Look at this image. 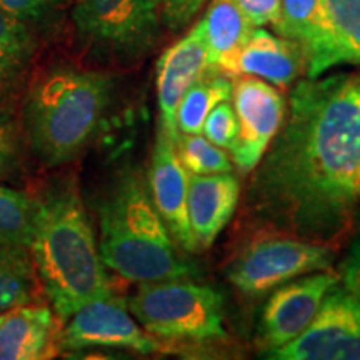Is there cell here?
<instances>
[{
    "instance_id": "1",
    "label": "cell",
    "mask_w": 360,
    "mask_h": 360,
    "mask_svg": "<svg viewBox=\"0 0 360 360\" xmlns=\"http://www.w3.org/2000/svg\"><path fill=\"white\" fill-rule=\"evenodd\" d=\"M282 124L249 205L304 240H334L360 202V72L299 82Z\"/></svg>"
},
{
    "instance_id": "2",
    "label": "cell",
    "mask_w": 360,
    "mask_h": 360,
    "mask_svg": "<svg viewBox=\"0 0 360 360\" xmlns=\"http://www.w3.org/2000/svg\"><path fill=\"white\" fill-rule=\"evenodd\" d=\"M35 200L29 252L52 309L67 321L82 305L114 294L79 188L58 180Z\"/></svg>"
},
{
    "instance_id": "3",
    "label": "cell",
    "mask_w": 360,
    "mask_h": 360,
    "mask_svg": "<svg viewBox=\"0 0 360 360\" xmlns=\"http://www.w3.org/2000/svg\"><path fill=\"white\" fill-rule=\"evenodd\" d=\"M114 82L103 72L69 64L49 67L29 84L22 134L47 167L75 160L94 141L109 109Z\"/></svg>"
},
{
    "instance_id": "4",
    "label": "cell",
    "mask_w": 360,
    "mask_h": 360,
    "mask_svg": "<svg viewBox=\"0 0 360 360\" xmlns=\"http://www.w3.org/2000/svg\"><path fill=\"white\" fill-rule=\"evenodd\" d=\"M97 240L105 267L129 282L188 278L195 274L175 252V240L137 170L117 175L103 195Z\"/></svg>"
},
{
    "instance_id": "5",
    "label": "cell",
    "mask_w": 360,
    "mask_h": 360,
    "mask_svg": "<svg viewBox=\"0 0 360 360\" xmlns=\"http://www.w3.org/2000/svg\"><path fill=\"white\" fill-rule=\"evenodd\" d=\"M75 37L85 56L103 65L129 67L162 37L160 0H74Z\"/></svg>"
},
{
    "instance_id": "6",
    "label": "cell",
    "mask_w": 360,
    "mask_h": 360,
    "mask_svg": "<svg viewBox=\"0 0 360 360\" xmlns=\"http://www.w3.org/2000/svg\"><path fill=\"white\" fill-rule=\"evenodd\" d=\"M127 307L148 334L165 344L227 337L224 295L214 287L188 278L139 283Z\"/></svg>"
},
{
    "instance_id": "7",
    "label": "cell",
    "mask_w": 360,
    "mask_h": 360,
    "mask_svg": "<svg viewBox=\"0 0 360 360\" xmlns=\"http://www.w3.org/2000/svg\"><path fill=\"white\" fill-rule=\"evenodd\" d=\"M332 260V250L319 242L267 238L250 245L233 262L229 281L247 295H260L304 274L327 270Z\"/></svg>"
},
{
    "instance_id": "8",
    "label": "cell",
    "mask_w": 360,
    "mask_h": 360,
    "mask_svg": "<svg viewBox=\"0 0 360 360\" xmlns=\"http://www.w3.org/2000/svg\"><path fill=\"white\" fill-rule=\"evenodd\" d=\"M277 360H360V299L339 285L327 292L310 326L265 355Z\"/></svg>"
},
{
    "instance_id": "9",
    "label": "cell",
    "mask_w": 360,
    "mask_h": 360,
    "mask_svg": "<svg viewBox=\"0 0 360 360\" xmlns=\"http://www.w3.org/2000/svg\"><path fill=\"white\" fill-rule=\"evenodd\" d=\"M89 347L129 349L143 355L172 350L148 334L130 314L127 302L114 294L82 305L62 328L60 352Z\"/></svg>"
},
{
    "instance_id": "10",
    "label": "cell",
    "mask_w": 360,
    "mask_h": 360,
    "mask_svg": "<svg viewBox=\"0 0 360 360\" xmlns=\"http://www.w3.org/2000/svg\"><path fill=\"white\" fill-rule=\"evenodd\" d=\"M233 110L238 137L231 148L232 159L242 172L259 165L285 119V101L272 84L244 75L232 84Z\"/></svg>"
},
{
    "instance_id": "11",
    "label": "cell",
    "mask_w": 360,
    "mask_h": 360,
    "mask_svg": "<svg viewBox=\"0 0 360 360\" xmlns=\"http://www.w3.org/2000/svg\"><path fill=\"white\" fill-rule=\"evenodd\" d=\"M337 282L339 277L321 270L314 276L282 283L270 295L260 315L255 339L260 352L267 355L302 334Z\"/></svg>"
},
{
    "instance_id": "12",
    "label": "cell",
    "mask_w": 360,
    "mask_h": 360,
    "mask_svg": "<svg viewBox=\"0 0 360 360\" xmlns=\"http://www.w3.org/2000/svg\"><path fill=\"white\" fill-rule=\"evenodd\" d=\"M147 187L175 244L187 252L199 250L187 215L188 172L179 159L175 141L162 125L152 148Z\"/></svg>"
},
{
    "instance_id": "13",
    "label": "cell",
    "mask_w": 360,
    "mask_h": 360,
    "mask_svg": "<svg viewBox=\"0 0 360 360\" xmlns=\"http://www.w3.org/2000/svg\"><path fill=\"white\" fill-rule=\"evenodd\" d=\"M212 72L199 22L192 27L191 32H187L174 45L165 49L157 60L155 84L160 109V125L167 130L174 141L179 139L175 114H177L180 98L191 85Z\"/></svg>"
},
{
    "instance_id": "14",
    "label": "cell",
    "mask_w": 360,
    "mask_h": 360,
    "mask_svg": "<svg viewBox=\"0 0 360 360\" xmlns=\"http://www.w3.org/2000/svg\"><path fill=\"white\" fill-rule=\"evenodd\" d=\"M360 64V0H321L319 29L305 52L309 79L339 65Z\"/></svg>"
},
{
    "instance_id": "15",
    "label": "cell",
    "mask_w": 360,
    "mask_h": 360,
    "mask_svg": "<svg viewBox=\"0 0 360 360\" xmlns=\"http://www.w3.org/2000/svg\"><path fill=\"white\" fill-rule=\"evenodd\" d=\"M62 319L49 305L27 302L0 314V360H44L60 352Z\"/></svg>"
},
{
    "instance_id": "16",
    "label": "cell",
    "mask_w": 360,
    "mask_h": 360,
    "mask_svg": "<svg viewBox=\"0 0 360 360\" xmlns=\"http://www.w3.org/2000/svg\"><path fill=\"white\" fill-rule=\"evenodd\" d=\"M240 197V182L231 172L188 175L187 215L199 250L210 249L232 219Z\"/></svg>"
},
{
    "instance_id": "17",
    "label": "cell",
    "mask_w": 360,
    "mask_h": 360,
    "mask_svg": "<svg viewBox=\"0 0 360 360\" xmlns=\"http://www.w3.org/2000/svg\"><path fill=\"white\" fill-rule=\"evenodd\" d=\"M302 67L304 56L299 45L262 27H254L224 74L252 75L283 89L294 84Z\"/></svg>"
},
{
    "instance_id": "18",
    "label": "cell",
    "mask_w": 360,
    "mask_h": 360,
    "mask_svg": "<svg viewBox=\"0 0 360 360\" xmlns=\"http://www.w3.org/2000/svg\"><path fill=\"white\" fill-rule=\"evenodd\" d=\"M35 53L34 27L0 8V109H6L29 84Z\"/></svg>"
},
{
    "instance_id": "19",
    "label": "cell",
    "mask_w": 360,
    "mask_h": 360,
    "mask_svg": "<svg viewBox=\"0 0 360 360\" xmlns=\"http://www.w3.org/2000/svg\"><path fill=\"white\" fill-rule=\"evenodd\" d=\"M199 25L209 65L217 74H224L225 67L254 30V25L232 0H212Z\"/></svg>"
},
{
    "instance_id": "20",
    "label": "cell",
    "mask_w": 360,
    "mask_h": 360,
    "mask_svg": "<svg viewBox=\"0 0 360 360\" xmlns=\"http://www.w3.org/2000/svg\"><path fill=\"white\" fill-rule=\"evenodd\" d=\"M40 289L29 247L0 242V314L15 305L37 302Z\"/></svg>"
},
{
    "instance_id": "21",
    "label": "cell",
    "mask_w": 360,
    "mask_h": 360,
    "mask_svg": "<svg viewBox=\"0 0 360 360\" xmlns=\"http://www.w3.org/2000/svg\"><path fill=\"white\" fill-rule=\"evenodd\" d=\"M232 96V82L217 72L207 74L187 89L180 98L175 124L179 134H202L207 115Z\"/></svg>"
},
{
    "instance_id": "22",
    "label": "cell",
    "mask_w": 360,
    "mask_h": 360,
    "mask_svg": "<svg viewBox=\"0 0 360 360\" xmlns=\"http://www.w3.org/2000/svg\"><path fill=\"white\" fill-rule=\"evenodd\" d=\"M34 214V197L13 188L0 187V242L29 247Z\"/></svg>"
},
{
    "instance_id": "23",
    "label": "cell",
    "mask_w": 360,
    "mask_h": 360,
    "mask_svg": "<svg viewBox=\"0 0 360 360\" xmlns=\"http://www.w3.org/2000/svg\"><path fill=\"white\" fill-rule=\"evenodd\" d=\"M319 15L321 0H281V20L274 32L295 42L305 56L317 35Z\"/></svg>"
},
{
    "instance_id": "24",
    "label": "cell",
    "mask_w": 360,
    "mask_h": 360,
    "mask_svg": "<svg viewBox=\"0 0 360 360\" xmlns=\"http://www.w3.org/2000/svg\"><path fill=\"white\" fill-rule=\"evenodd\" d=\"M175 148L188 174L209 175L232 172V162L224 148L214 146L202 134H179Z\"/></svg>"
},
{
    "instance_id": "25",
    "label": "cell",
    "mask_w": 360,
    "mask_h": 360,
    "mask_svg": "<svg viewBox=\"0 0 360 360\" xmlns=\"http://www.w3.org/2000/svg\"><path fill=\"white\" fill-rule=\"evenodd\" d=\"M22 130L7 109H0V182L20 167Z\"/></svg>"
},
{
    "instance_id": "26",
    "label": "cell",
    "mask_w": 360,
    "mask_h": 360,
    "mask_svg": "<svg viewBox=\"0 0 360 360\" xmlns=\"http://www.w3.org/2000/svg\"><path fill=\"white\" fill-rule=\"evenodd\" d=\"M202 134L214 146L231 150L238 137V120L231 103L224 101L214 107L212 112L207 115Z\"/></svg>"
},
{
    "instance_id": "27",
    "label": "cell",
    "mask_w": 360,
    "mask_h": 360,
    "mask_svg": "<svg viewBox=\"0 0 360 360\" xmlns=\"http://www.w3.org/2000/svg\"><path fill=\"white\" fill-rule=\"evenodd\" d=\"M65 0H0V8L24 24L35 27L60 11Z\"/></svg>"
},
{
    "instance_id": "28",
    "label": "cell",
    "mask_w": 360,
    "mask_h": 360,
    "mask_svg": "<svg viewBox=\"0 0 360 360\" xmlns=\"http://www.w3.org/2000/svg\"><path fill=\"white\" fill-rule=\"evenodd\" d=\"M205 0H160L162 19L170 30L186 29L204 7Z\"/></svg>"
},
{
    "instance_id": "29",
    "label": "cell",
    "mask_w": 360,
    "mask_h": 360,
    "mask_svg": "<svg viewBox=\"0 0 360 360\" xmlns=\"http://www.w3.org/2000/svg\"><path fill=\"white\" fill-rule=\"evenodd\" d=\"M254 27L272 25L281 20V0H232Z\"/></svg>"
},
{
    "instance_id": "30",
    "label": "cell",
    "mask_w": 360,
    "mask_h": 360,
    "mask_svg": "<svg viewBox=\"0 0 360 360\" xmlns=\"http://www.w3.org/2000/svg\"><path fill=\"white\" fill-rule=\"evenodd\" d=\"M339 272V282H342V287L360 299V233L355 237L352 245L349 247Z\"/></svg>"
}]
</instances>
